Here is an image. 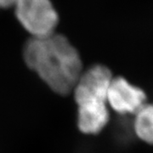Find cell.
I'll list each match as a JSON object with an SVG mask.
<instances>
[{"instance_id":"obj_1","label":"cell","mask_w":153,"mask_h":153,"mask_svg":"<svg viewBox=\"0 0 153 153\" xmlns=\"http://www.w3.org/2000/svg\"><path fill=\"white\" fill-rule=\"evenodd\" d=\"M23 58L27 66L60 95L71 93L82 73L79 53L61 34L31 38L24 46Z\"/></svg>"},{"instance_id":"obj_3","label":"cell","mask_w":153,"mask_h":153,"mask_svg":"<svg viewBox=\"0 0 153 153\" xmlns=\"http://www.w3.org/2000/svg\"><path fill=\"white\" fill-rule=\"evenodd\" d=\"M112 80L111 72L102 65H95L83 71L73 89L78 108L107 107V94Z\"/></svg>"},{"instance_id":"obj_6","label":"cell","mask_w":153,"mask_h":153,"mask_svg":"<svg viewBox=\"0 0 153 153\" xmlns=\"http://www.w3.org/2000/svg\"><path fill=\"white\" fill-rule=\"evenodd\" d=\"M18 1L19 0H0V9L14 7Z\"/></svg>"},{"instance_id":"obj_5","label":"cell","mask_w":153,"mask_h":153,"mask_svg":"<svg viewBox=\"0 0 153 153\" xmlns=\"http://www.w3.org/2000/svg\"><path fill=\"white\" fill-rule=\"evenodd\" d=\"M134 130L145 142L153 144V104H146L135 114Z\"/></svg>"},{"instance_id":"obj_2","label":"cell","mask_w":153,"mask_h":153,"mask_svg":"<svg viewBox=\"0 0 153 153\" xmlns=\"http://www.w3.org/2000/svg\"><path fill=\"white\" fill-rule=\"evenodd\" d=\"M14 8L18 22L32 38L55 33L59 16L50 0H19Z\"/></svg>"},{"instance_id":"obj_4","label":"cell","mask_w":153,"mask_h":153,"mask_svg":"<svg viewBox=\"0 0 153 153\" xmlns=\"http://www.w3.org/2000/svg\"><path fill=\"white\" fill-rule=\"evenodd\" d=\"M146 95L123 77L112 78L107 94V103L120 114L134 113L146 105Z\"/></svg>"}]
</instances>
